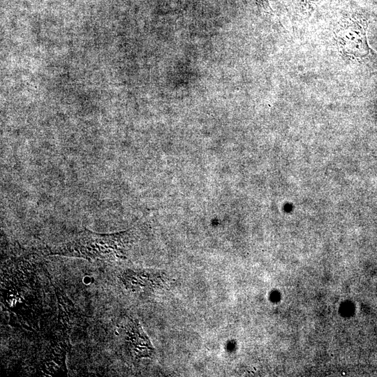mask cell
Segmentation results:
<instances>
[{
    "instance_id": "cell-1",
    "label": "cell",
    "mask_w": 377,
    "mask_h": 377,
    "mask_svg": "<svg viewBox=\"0 0 377 377\" xmlns=\"http://www.w3.org/2000/svg\"><path fill=\"white\" fill-rule=\"evenodd\" d=\"M127 242L126 231L97 234L85 230L71 241L56 248L52 253L88 260L121 258L124 257Z\"/></svg>"
},
{
    "instance_id": "cell-2",
    "label": "cell",
    "mask_w": 377,
    "mask_h": 377,
    "mask_svg": "<svg viewBox=\"0 0 377 377\" xmlns=\"http://www.w3.org/2000/svg\"><path fill=\"white\" fill-rule=\"evenodd\" d=\"M369 17L361 10L346 13L335 28L334 41L341 57L347 61H360L370 55L377 57L368 43L367 31Z\"/></svg>"
},
{
    "instance_id": "cell-3",
    "label": "cell",
    "mask_w": 377,
    "mask_h": 377,
    "mask_svg": "<svg viewBox=\"0 0 377 377\" xmlns=\"http://www.w3.org/2000/svg\"><path fill=\"white\" fill-rule=\"evenodd\" d=\"M131 345L138 355L149 356L154 348L140 325L137 322L132 323L128 332Z\"/></svg>"
},
{
    "instance_id": "cell-4",
    "label": "cell",
    "mask_w": 377,
    "mask_h": 377,
    "mask_svg": "<svg viewBox=\"0 0 377 377\" xmlns=\"http://www.w3.org/2000/svg\"><path fill=\"white\" fill-rule=\"evenodd\" d=\"M323 0H299L302 10L306 15L311 14Z\"/></svg>"
},
{
    "instance_id": "cell-5",
    "label": "cell",
    "mask_w": 377,
    "mask_h": 377,
    "mask_svg": "<svg viewBox=\"0 0 377 377\" xmlns=\"http://www.w3.org/2000/svg\"><path fill=\"white\" fill-rule=\"evenodd\" d=\"M257 1L261 6L263 7L264 9L267 10L270 9L267 0H257Z\"/></svg>"
}]
</instances>
